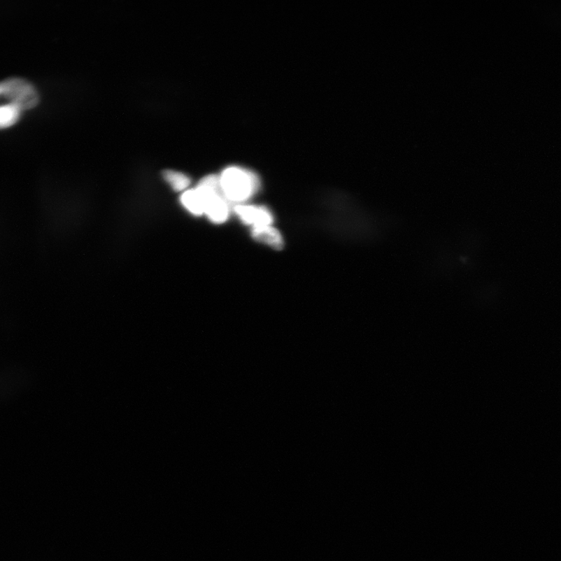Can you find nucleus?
<instances>
[{"mask_svg":"<svg viewBox=\"0 0 561 561\" xmlns=\"http://www.w3.org/2000/svg\"><path fill=\"white\" fill-rule=\"evenodd\" d=\"M222 193L229 202H243L256 193L259 180L249 170L230 166L220 176Z\"/></svg>","mask_w":561,"mask_h":561,"instance_id":"1","label":"nucleus"},{"mask_svg":"<svg viewBox=\"0 0 561 561\" xmlns=\"http://www.w3.org/2000/svg\"><path fill=\"white\" fill-rule=\"evenodd\" d=\"M197 188L203 194L204 214L207 215L209 220L216 224L227 221L229 215V201L222 193L220 176L211 175L204 177Z\"/></svg>","mask_w":561,"mask_h":561,"instance_id":"2","label":"nucleus"},{"mask_svg":"<svg viewBox=\"0 0 561 561\" xmlns=\"http://www.w3.org/2000/svg\"><path fill=\"white\" fill-rule=\"evenodd\" d=\"M3 97L20 111L35 108L39 101L38 92L30 82L22 78H10L0 84Z\"/></svg>","mask_w":561,"mask_h":561,"instance_id":"3","label":"nucleus"},{"mask_svg":"<svg viewBox=\"0 0 561 561\" xmlns=\"http://www.w3.org/2000/svg\"><path fill=\"white\" fill-rule=\"evenodd\" d=\"M235 212L244 223L252 225L253 228L271 225L273 222L270 211L263 207L238 205Z\"/></svg>","mask_w":561,"mask_h":561,"instance_id":"4","label":"nucleus"},{"mask_svg":"<svg viewBox=\"0 0 561 561\" xmlns=\"http://www.w3.org/2000/svg\"><path fill=\"white\" fill-rule=\"evenodd\" d=\"M252 236L256 241L268 245L273 249L282 250L283 248V236L272 225L253 228Z\"/></svg>","mask_w":561,"mask_h":561,"instance_id":"5","label":"nucleus"},{"mask_svg":"<svg viewBox=\"0 0 561 561\" xmlns=\"http://www.w3.org/2000/svg\"><path fill=\"white\" fill-rule=\"evenodd\" d=\"M181 202L183 206L193 215L199 216L204 214V197L201 191L197 187L186 191L181 197Z\"/></svg>","mask_w":561,"mask_h":561,"instance_id":"6","label":"nucleus"},{"mask_svg":"<svg viewBox=\"0 0 561 561\" xmlns=\"http://www.w3.org/2000/svg\"><path fill=\"white\" fill-rule=\"evenodd\" d=\"M22 111L13 104L0 106V129L10 127L20 119Z\"/></svg>","mask_w":561,"mask_h":561,"instance_id":"7","label":"nucleus"},{"mask_svg":"<svg viewBox=\"0 0 561 561\" xmlns=\"http://www.w3.org/2000/svg\"><path fill=\"white\" fill-rule=\"evenodd\" d=\"M163 176L176 191L186 190L190 184V180L186 175L176 171L166 170L163 173Z\"/></svg>","mask_w":561,"mask_h":561,"instance_id":"8","label":"nucleus"},{"mask_svg":"<svg viewBox=\"0 0 561 561\" xmlns=\"http://www.w3.org/2000/svg\"><path fill=\"white\" fill-rule=\"evenodd\" d=\"M2 94V92H1V87H0V94Z\"/></svg>","mask_w":561,"mask_h":561,"instance_id":"9","label":"nucleus"}]
</instances>
